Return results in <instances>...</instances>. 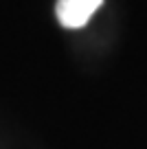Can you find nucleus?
Instances as JSON below:
<instances>
[{
    "mask_svg": "<svg viewBox=\"0 0 147 149\" xmlns=\"http://www.w3.org/2000/svg\"><path fill=\"white\" fill-rule=\"evenodd\" d=\"M101 5H103V0H57L55 13L62 26L81 29L99 11Z\"/></svg>",
    "mask_w": 147,
    "mask_h": 149,
    "instance_id": "nucleus-1",
    "label": "nucleus"
}]
</instances>
